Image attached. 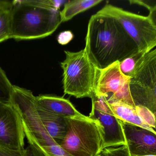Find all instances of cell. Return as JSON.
<instances>
[{
	"mask_svg": "<svg viewBox=\"0 0 156 156\" xmlns=\"http://www.w3.org/2000/svg\"><path fill=\"white\" fill-rule=\"evenodd\" d=\"M37 110L44 128L50 136L60 145L67 131L65 118L45 111L39 107L37 104Z\"/></svg>",
	"mask_w": 156,
	"mask_h": 156,
	"instance_id": "cell-12",
	"label": "cell"
},
{
	"mask_svg": "<svg viewBox=\"0 0 156 156\" xmlns=\"http://www.w3.org/2000/svg\"><path fill=\"white\" fill-rule=\"evenodd\" d=\"M108 104L115 116L121 122L140 127L156 134V129L150 127L139 116L136 108L121 102H108Z\"/></svg>",
	"mask_w": 156,
	"mask_h": 156,
	"instance_id": "cell-13",
	"label": "cell"
},
{
	"mask_svg": "<svg viewBox=\"0 0 156 156\" xmlns=\"http://www.w3.org/2000/svg\"><path fill=\"white\" fill-rule=\"evenodd\" d=\"M23 150H14L0 145V156H24Z\"/></svg>",
	"mask_w": 156,
	"mask_h": 156,
	"instance_id": "cell-21",
	"label": "cell"
},
{
	"mask_svg": "<svg viewBox=\"0 0 156 156\" xmlns=\"http://www.w3.org/2000/svg\"><path fill=\"white\" fill-rule=\"evenodd\" d=\"M129 91L135 106L145 107L156 115V50L143 55L130 78Z\"/></svg>",
	"mask_w": 156,
	"mask_h": 156,
	"instance_id": "cell-5",
	"label": "cell"
},
{
	"mask_svg": "<svg viewBox=\"0 0 156 156\" xmlns=\"http://www.w3.org/2000/svg\"><path fill=\"white\" fill-rule=\"evenodd\" d=\"M22 119L11 104L0 103V145L14 150L24 149Z\"/></svg>",
	"mask_w": 156,
	"mask_h": 156,
	"instance_id": "cell-9",
	"label": "cell"
},
{
	"mask_svg": "<svg viewBox=\"0 0 156 156\" xmlns=\"http://www.w3.org/2000/svg\"><path fill=\"white\" fill-rule=\"evenodd\" d=\"M102 0H73L68 1L64 4L63 9L60 11L62 22L72 20L79 13L98 5Z\"/></svg>",
	"mask_w": 156,
	"mask_h": 156,
	"instance_id": "cell-14",
	"label": "cell"
},
{
	"mask_svg": "<svg viewBox=\"0 0 156 156\" xmlns=\"http://www.w3.org/2000/svg\"><path fill=\"white\" fill-rule=\"evenodd\" d=\"M24 156H46L44 153L33 145L30 144L25 149Z\"/></svg>",
	"mask_w": 156,
	"mask_h": 156,
	"instance_id": "cell-23",
	"label": "cell"
},
{
	"mask_svg": "<svg viewBox=\"0 0 156 156\" xmlns=\"http://www.w3.org/2000/svg\"><path fill=\"white\" fill-rule=\"evenodd\" d=\"M84 50L98 69L120 62L139 52L136 43L118 21L98 13L89 20Z\"/></svg>",
	"mask_w": 156,
	"mask_h": 156,
	"instance_id": "cell-1",
	"label": "cell"
},
{
	"mask_svg": "<svg viewBox=\"0 0 156 156\" xmlns=\"http://www.w3.org/2000/svg\"><path fill=\"white\" fill-rule=\"evenodd\" d=\"M74 35L71 31H65L59 34L57 41L61 45H66L73 39Z\"/></svg>",
	"mask_w": 156,
	"mask_h": 156,
	"instance_id": "cell-22",
	"label": "cell"
},
{
	"mask_svg": "<svg viewBox=\"0 0 156 156\" xmlns=\"http://www.w3.org/2000/svg\"><path fill=\"white\" fill-rule=\"evenodd\" d=\"M121 125L129 156L156 155V134L127 123Z\"/></svg>",
	"mask_w": 156,
	"mask_h": 156,
	"instance_id": "cell-10",
	"label": "cell"
},
{
	"mask_svg": "<svg viewBox=\"0 0 156 156\" xmlns=\"http://www.w3.org/2000/svg\"><path fill=\"white\" fill-rule=\"evenodd\" d=\"M62 23L59 10L36 5L28 0L12 1L10 39L45 38L52 34Z\"/></svg>",
	"mask_w": 156,
	"mask_h": 156,
	"instance_id": "cell-2",
	"label": "cell"
},
{
	"mask_svg": "<svg viewBox=\"0 0 156 156\" xmlns=\"http://www.w3.org/2000/svg\"><path fill=\"white\" fill-rule=\"evenodd\" d=\"M91 98L92 110L88 117L97 120L103 127L104 149L126 145L121 121L115 116L109 108L105 98L94 94Z\"/></svg>",
	"mask_w": 156,
	"mask_h": 156,
	"instance_id": "cell-8",
	"label": "cell"
},
{
	"mask_svg": "<svg viewBox=\"0 0 156 156\" xmlns=\"http://www.w3.org/2000/svg\"><path fill=\"white\" fill-rule=\"evenodd\" d=\"M156 156V155H153V154H151V155H143V156Z\"/></svg>",
	"mask_w": 156,
	"mask_h": 156,
	"instance_id": "cell-24",
	"label": "cell"
},
{
	"mask_svg": "<svg viewBox=\"0 0 156 156\" xmlns=\"http://www.w3.org/2000/svg\"><path fill=\"white\" fill-rule=\"evenodd\" d=\"M102 153L104 156H129L126 145L106 148Z\"/></svg>",
	"mask_w": 156,
	"mask_h": 156,
	"instance_id": "cell-20",
	"label": "cell"
},
{
	"mask_svg": "<svg viewBox=\"0 0 156 156\" xmlns=\"http://www.w3.org/2000/svg\"><path fill=\"white\" fill-rule=\"evenodd\" d=\"M131 4H137L147 8L149 14L147 16L153 23L156 24V1H143V0H131L129 1Z\"/></svg>",
	"mask_w": 156,
	"mask_h": 156,
	"instance_id": "cell-19",
	"label": "cell"
},
{
	"mask_svg": "<svg viewBox=\"0 0 156 156\" xmlns=\"http://www.w3.org/2000/svg\"><path fill=\"white\" fill-rule=\"evenodd\" d=\"M12 2L0 1V43L10 39Z\"/></svg>",
	"mask_w": 156,
	"mask_h": 156,
	"instance_id": "cell-15",
	"label": "cell"
},
{
	"mask_svg": "<svg viewBox=\"0 0 156 156\" xmlns=\"http://www.w3.org/2000/svg\"><path fill=\"white\" fill-rule=\"evenodd\" d=\"M67 131L60 145L73 156H97L104 150V132L100 123L88 116L65 117Z\"/></svg>",
	"mask_w": 156,
	"mask_h": 156,
	"instance_id": "cell-3",
	"label": "cell"
},
{
	"mask_svg": "<svg viewBox=\"0 0 156 156\" xmlns=\"http://www.w3.org/2000/svg\"><path fill=\"white\" fill-rule=\"evenodd\" d=\"M64 52L66 59L61 63L63 71L64 93L77 98H92L97 68L89 60L84 49L78 52Z\"/></svg>",
	"mask_w": 156,
	"mask_h": 156,
	"instance_id": "cell-4",
	"label": "cell"
},
{
	"mask_svg": "<svg viewBox=\"0 0 156 156\" xmlns=\"http://www.w3.org/2000/svg\"><path fill=\"white\" fill-rule=\"evenodd\" d=\"M97 13L113 17L118 21L134 40L139 52L146 54L156 46V24L147 17L135 14L107 4Z\"/></svg>",
	"mask_w": 156,
	"mask_h": 156,
	"instance_id": "cell-6",
	"label": "cell"
},
{
	"mask_svg": "<svg viewBox=\"0 0 156 156\" xmlns=\"http://www.w3.org/2000/svg\"><path fill=\"white\" fill-rule=\"evenodd\" d=\"M136 110L139 116L150 127L156 129L155 114L150 110L142 106H136Z\"/></svg>",
	"mask_w": 156,
	"mask_h": 156,
	"instance_id": "cell-18",
	"label": "cell"
},
{
	"mask_svg": "<svg viewBox=\"0 0 156 156\" xmlns=\"http://www.w3.org/2000/svg\"><path fill=\"white\" fill-rule=\"evenodd\" d=\"M12 86L5 72L0 67V103L11 104Z\"/></svg>",
	"mask_w": 156,
	"mask_h": 156,
	"instance_id": "cell-16",
	"label": "cell"
},
{
	"mask_svg": "<svg viewBox=\"0 0 156 156\" xmlns=\"http://www.w3.org/2000/svg\"><path fill=\"white\" fill-rule=\"evenodd\" d=\"M119 62L97 69L94 94L105 97L108 103L121 102L136 108L129 91L130 78L120 72Z\"/></svg>",
	"mask_w": 156,
	"mask_h": 156,
	"instance_id": "cell-7",
	"label": "cell"
},
{
	"mask_svg": "<svg viewBox=\"0 0 156 156\" xmlns=\"http://www.w3.org/2000/svg\"><path fill=\"white\" fill-rule=\"evenodd\" d=\"M145 54L138 52L135 55L127 58L119 63V67L121 73L125 76L130 78L135 71L137 61Z\"/></svg>",
	"mask_w": 156,
	"mask_h": 156,
	"instance_id": "cell-17",
	"label": "cell"
},
{
	"mask_svg": "<svg viewBox=\"0 0 156 156\" xmlns=\"http://www.w3.org/2000/svg\"><path fill=\"white\" fill-rule=\"evenodd\" d=\"M104 156V155H103V153H102V152H101V153H100V154H99V155H98V156Z\"/></svg>",
	"mask_w": 156,
	"mask_h": 156,
	"instance_id": "cell-25",
	"label": "cell"
},
{
	"mask_svg": "<svg viewBox=\"0 0 156 156\" xmlns=\"http://www.w3.org/2000/svg\"><path fill=\"white\" fill-rule=\"evenodd\" d=\"M37 105L49 113L63 117H83L68 99L53 95H41L36 97Z\"/></svg>",
	"mask_w": 156,
	"mask_h": 156,
	"instance_id": "cell-11",
	"label": "cell"
}]
</instances>
